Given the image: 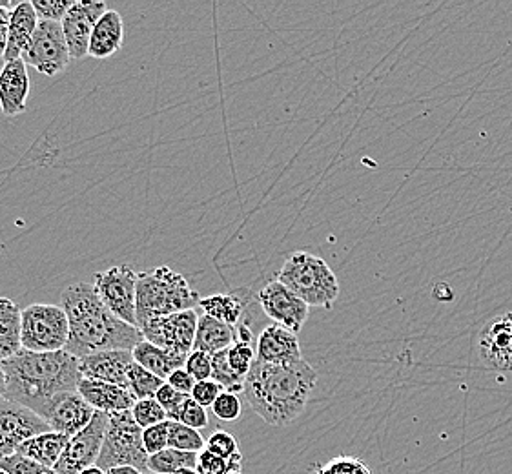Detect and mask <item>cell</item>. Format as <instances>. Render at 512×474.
<instances>
[{
    "instance_id": "1",
    "label": "cell",
    "mask_w": 512,
    "mask_h": 474,
    "mask_svg": "<svg viewBox=\"0 0 512 474\" xmlns=\"http://www.w3.org/2000/svg\"><path fill=\"white\" fill-rule=\"evenodd\" d=\"M61 307L70 321L66 352L77 360L104 351H134L144 341L143 332L119 320L104 305L93 283L79 281L64 289Z\"/></svg>"
},
{
    "instance_id": "2",
    "label": "cell",
    "mask_w": 512,
    "mask_h": 474,
    "mask_svg": "<svg viewBox=\"0 0 512 474\" xmlns=\"http://www.w3.org/2000/svg\"><path fill=\"white\" fill-rule=\"evenodd\" d=\"M6 372V398L46 416L64 392L79 389L82 380L79 360L70 352H31L21 349L10 360L2 361Z\"/></svg>"
},
{
    "instance_id": "3",
    "label": "cell",
    "mask_w": 512,
    "mask_h": 474,
    "mask_svg": "<svg viewBox=\"0 0 512 474\" xmlns=\"http://www.w3.org/2000/svg\"><path fill=\"white\" fill-rule=\"evenodd\" d=\"M318 383V372L307 360L276 365L256 360L245 380V398L268 425L283 427L301 416Z\"/></svg>"
},
{
    "instance_id": "4",
    "label": "cell",
    "mask_w": 512,
    "mask_h": 474,
    "mask_svg": "<svg viewBox=\"0 0 512 474\" xmlns=\"http://www.w3.org/2000/svg\"><path fill=\"white\" fill-rule=\"evenodd\" d=\"M199 301V294L190 289L185 276L172 268L141 272L137 278V329L146 320L192 310Z\"/></svg>"
},
{
    "instance_id": "5",
    "label": "cell",
    "mask_w": 512,
    "mask_h": 474,
    "mask_svg": "<svg viewBox=\"0 0 512 474\" xmlns=\"http://www.w3.org/2000/svg\"><path fill=\"white\" fill-rule=\"evenodd\" d=\"M277 279L303 299L308 307L332 309L339 296L338 276L325 259L310 252H294L283 263Z\"/></svg>"
},
{
    "instance_id": "6",
    "label": "cell",
    "mask_w": 512,
    "mask_h": 474,
    "mask_svg": "<svg viewBox=\"0 0 512 474\" xmlns=\"http://www.w3.org/2000/svg\"><path fill=\"white\" fill-rule=\"evenodd\" d=\"M148 458L150 456L144 449L143 429L135 422L132 411L110 414L97 467L108 471L112 467L132 465L141 471H148Z\"/></svg>"
},
{
    "instance_id": "7",
    "label": "cell",
    "mask_w": 512,
    "mask_h": 474,
    "mask_svg": "<svg viewBox=\"0 0 512 474\" xmlns=\"http://www.w3.org/2000/svg\"><path fill=\"white\" fill-rule=\"evenodd\" d=\"M21 341L26 351H66L70 321L61 305L35 303L22 310Z\"/></svg>"
},
{
    "instance_id": "8",
    "label": "cell",
    "mask_w": 512,
    "mask_h": 474,
    "mask_svg": "<svg viewBox=\"0 0 512 474\" xmlns=\"http://www.w3.org/2000/svg\"><path fill=\"white\" fill-rule=\"evenodd\" d=\"M137 278L139 274L130 265H115L93 276V289L99 299L132 327H137Z\"/></svg>"
},
{
    "instance_id": "9",
    "label": "cell",
    "mask_w": 512,
    "mask_h": 474,
    "mask_svg": "<svg viewBox=\"0 0 512 474\" xmlns=\"http://www.w3.org/2000/svg\"><path fill=\"white\" fill-rule=\"evenodd\" d=\"M72 59L61 22L39 21L30 46L22 53L26 66L46 77H55L66 70Z\"/></svg>"
},
{
    "instance_id": "10",
    "label": "cell",
    "mask_w": 512,
    "mask_h": 474,
    "mask_svg": "<svg viewBox=\"0 0 512 474\" xmlns=\"http://www.w3.org/2000/svg\"><path fill=\"white\" fill-rule=\"evenodd\" d=\"M52 431L48 422L21 403L0 398V460L17 453L22 444Z\"/></svg>"
},
{
    "instance_id": "11",
    "label": "cell",
    "mask_w": 512,
    "mask_h": 474,
    "mask_svg": "<svg viewBox=\"0 0 512 474\" xmlns=\"http://www.w3.org/2000/svg\"><path fill=\"white\" fill-rule=\"evenodd\" d=\"M197 325L199 316L192 309L146 320L139 325V330L143 332L144 340L154 343L161 349L190 354L194 351Z\"/></svg>"
},
{
    "instance_id": "12",
    "label": "cell",
    "mask_w": 512,
    "mask_h": 474,
    "mask_svg": "<svg viewBox=\"0 0 512 474\" xmlns=\"http://www.w3.org/2000/svg\"><path fill=\"white\" fill-rule=\"evenodd\" d=\"M108 420L110 414L95 413L92 423L70 438L59 464L55 465L57 474H81L84 469L97 465L103 451Z\"/></svg>"
},
{
    "instance_id": "13",
    "label": "cell",
    "mask_w": 512,
    "mask_h": 474,
    "mask_svg": "<svg viewBox=\"0 0 512 474\" xmlns=\"http://www.w3.org/2000/svg\"><path fill=\"white\" fill-rule=\"evenodd\" d=\"M257 301L261 305V310L276 325H281L296 334L303 329L310 307L303 299L297 298L296 294L285 287L279 279L267 283L259 292Z\"/></svg>"
},
{
    "instance_id": "14",
    "label": "cell",
    "mask_w": 512,
    "mask_h": 474,
    "mask_svg": "<svg viewBox=\"0 0 512 474\" xmlns=\"http://www.w3.org/2000/svg\"><path fill=\"white\" fill-rule=\"evenodd\" d=\"M106 11L108 6L99 0H75L61 22L72 59L88 57L93 30Z\"/></svg>"
},
{
    "instance_id": "15",
    "label": "cell",
    "mask_w": 512,
    "mask_h": 474,
    "mask_svg": "<svg viewBox=\"0 0 512 474\" xmlns=\"http://www.w3.org/2000/svg\"><path fill=\"white\" fill-rule=\"evenodd\" d=\"M95 413L97 411L79 392H64L50 405L44 420L55 433L73 438L92 423Z\"/></svg>"
},
{
    "instance_id": "16",
    "label": "cell",
    "mask_w": 512,
    "mask_h": 474,
    "mask_svg": "<svg viewBox=\"0 0 512 474\" xmlns=\"http://www.w3.org/2000/svg\"><path fill=\"white\" fill-rule=\"evenodd\" d=\"M480 358L489 369L512 372V312L494 318L482 330Z\"/></svg>"
},
{
    "instance_id": "17",
    "label": "cell",
    "mask_w": 512,
    "mask_h": 474,
    "mask_svg": "<svg viewBox=\"0 0 512 474\" xmlns=\"http://www.w3.org/2000/svg\"><path fill=\"white\" fill-rule=\"evenodd\" d=\"M256 352V360L276 365H290L305 360L296 332L276 323L261 330V334L257 336Z\"/></svg>"
},
{
    "instance_id": "18",
    "label": "cell",
    "mask_w": 512,
    "mask_h": 474,
    "mask_svg": "<svg viewBox=\"0 0 512 474\" xmlns=\"http://www.w3.org/2000/svg\"><path fill=\"white\" fill-rule=\"evenodd\" d=\"M134 361L132 351H104L79 360L82 378L112 383L128 389V367Z\"/></svg>"
},
{
    "instance_id": "19",
    "label": "cell",
    "mask_w": 512,
    "mask_h": 474,
    "mask_svg": "<svg viewBox=\"0 0 512 474\" xmlns=\"http://www.w3.org/2000/svg\"><path fill=\"white\" fill-rule=\"evenodd\" d=\"M30 95L28 66L22 59L4 62L0 70V110L6 117L26 112Z\"/></svg>"
},
{
    "instance_id": "20",
    "label": "cell",
    "mask_w": 512,
    "mask_h": 474,
    "mask_svg": "<svg viewBox=\"0 0 512 474\" xmlns=\"http://www.w3.org/2000/svg\"><path fill=\"white\" fill-rule=\"evenodd\" d=\"M77 392L92 405L97 413H124V411H132L135 405L134 396L128 389L112 383L82 378Z\"/></svg>"
},
{
    "instance_id": "21",
    "label": "cell",
    "mask_w": 512,
    "mask_h": 474,
    "mask_svg": "<svg viewBox=\"0 0 512 474\" xmlns=\"http://www.w3.org/2000/svg\"><path fill=\"white\" fill-rule=\"evenodd\" d=\"M37 26H39V17L33 10L31 2H19L15 10H11L8 50L4 53V62L22 59V53L26 52V48L30 46Z\"/></svg>"
},
{
    "instance_id": "22",
    "label": "cell",
    "mask_w": 512,
    "mask_h": 474,
    "mask_svg": "<svg viewBox=\"0 0 512 474\" xmlns=\"http://www.w3.org/2000/svg\"><path fill=\"white\" fill-rule=\"evenodd\" d=\"M124 44V22L121 13L108 10L97 22L90 39L88 57L92 59H108L113 53L119 52Z\"/></svg>"
},
{
    "instance_id": "23",
    "label": "cell",
    "mask_w": 512,
    "mask_h": 474,
    "mask_svg": "<svg viewBox=\"0 0 512 474\" xmlns=\"http://www.w3.org/2000/svg\"><path fill=\"white\" fill-rule=\"evenodd\" d=\"M134 361L144 367L146 371L152 372L157 378L161 380H168L177 369H183L188 360V354H181V352L166 351L157 347L150 341H141L134 351Z\"/></svg>"
},
{
    "instance_id": "24",
    "label": "cell",
    "mask_w": 512,
    "mask_h": 474,
    "mask_svg": "<svg viewBox=\"0 0 512 474\" xmlns=\"http://www.w3.org/2000/svg\"><path fill=\"white\" fill-rule=\"evenodd\" d=\"M234 343H236V327L226 325L223 321L214 320L206 314L199 316L194 351L206 352V354L214 356L217 352L230 349Z\"/></svg>"
},
{
    "instance_id": "25",
    "label": "cell",
    "mask_w": 512,
    "mask_h": 474,
    "mask_svg": "<svg viewBox=\"0 0 512 474\" xmlns=\"http://www.w3.org/2000/svg\"><path fill=\"white\" fill-rule=\"evenodd\" d=\"M22 310L15 301L0 296V363L22 349Z\"/></svg>"
},
{
    "instance_id": "26",
    "label": "cell",
    "mask_w": 512,
    "mask_h": 474,
    "mask_svg": "<svg viewBox=\"0 0 512 474\" xmlns=\"http://www.w3.org/2000/svg\"><path fill=\"white\" fill-rule=\"evenodd\" d=\"M68 442H70L68 436L55 433V431H48V433H42L35 436V438H31L26 444H22L17 453L24 454L30 460H35L39 464L55 469V465L59 464L62 454L68 447Z\"/></svg>"
},
{
    "instance_id": "27",
    "label": "cell",
    "mask_w": 512,
    "mask_h": 474,
    "mask_svg": "<svg viewBox=\"0 0 512 474\" xmlns=\"http://www.w3.org/2000/svg\"><path fill=\"white\" fill-rule=\"evenodd\" d=\"M199 307L203 309V314L214 318L217 321H223L226 325L236 327L245 316V299L243 294H212L199 301Z\"/></svg>"
},
{
    "instance_id": "28",
    "label": "cell",
    "mask_w": 512,
    "mask_h": 474,
    "mask_svg": "<svg viewBox=\"0 0 512 474\" xmlns=\"http://www.w3.org/2000/svg\"><path fill=\"white\" fill-rule=\"evenodd\" d=\"M197 454L177 451V449H164L161 453L152 454L148 458V471L154 474H175L185 469L197 467Z\"/></svg>"
},
{
    "instance_id": "29",
    "label": "cell",
    "mask_w": 512,
    "mask_h": 474,
    "mask_svg": "<svg viewBox=\"0 0 512 474\" xmlns=\"http://www.w3.org/2000/svg\"><path fill=\"white\" fill-rule=\"evenodd\" d=\"M164 383H166L164 380L157 378L152 372L146 371L135 361H132V365L128 367V391L134 396L135 402L152 400Z\"/></svg>"
},
{
    "instance_id": "30",
    "label": "cell",
    "mask_w": 512,
    "mask_h": 474,
    "mask_svg": "<svg viewBox=\"0 0 512 474\" xmlns=\"http://www.w3.org/2000/svg\"><path fill=\"white\" fill-rule=\"evenodd\" d=\"M168 447L186 453H201L205 451L206 440L203 434L188 427L185 423L172 422L168 427Z\"/></svg>"
},
{
    "instance_id": "31",
    "label": "cell",
    "mask_w": 512,
    "mask_h": 474,
    "mask_svg": "<svg viewBox=\"0 0 512 474\" xmlns=\"http://www.w3.org/2000/svg\"><path fill=\"white\" fill-rule=\"evenodd\" d=\"M205 449L226 460L232 469H241V465H243V454L239 453V444H237L234 434L226 433V431H216V433L210 434L206 438Z\"/></svg>"
},
{
    "instance_id": "32",
    "label": "cell",
    "mask_w": 512,
    "mask_h": 474,
    "mask_svg": "<svg viewBox=\"0 0 512 474\" xmlns=\"http://www.w3.org/2000/svg\"><path fill=\"white\" fill-rule=\"evenodd\" d=\"M212 380L219 383L226 392H245V378L237 376L228 361V349L212 356Z\"/></svg>"
},
{
    "instance_id": "33",
    "label": "cell",
    "mask_w": 512,
    "mask_h": 474,
    "mask_svg": "<svg viewBox=\"0 0 512 474\" xmlns=\"http://www.w3.org/2000/svg\"><path fill=\"white\" fill-rule=\"evenodd\" d=\"M257 352L252 343H243V341H236L230 349H228V361L230 367L234 369L237 376L245 378L248 372L252 369V365L256 363Z\"/></svg>"
},
{
    "instance_id": "34",
    "label": "cell",
    "mask_w": 512,
    "mask_h": 474,
    "mask_svg": "<svg viewBox=\"0 0 512 474\" xmlns=\"http://www.w3.org/2000/svg\"><path fill=\"white\" fill-rule=\"evenodd\" d=\"M132 414H134V420L141 429H148L152 425L157 423H163L168 420L166 411L161 407V403L157 402L155 398L152 400H141V402H135L132 407Z\"/></svg>"
},
{
    "instance_id": "35",
    "label": "cell",
    "mask_w": 512,
    "mask_h": 474,
    "mask_svg": "<svg viewBox=\"0 0 512 474\" xmlns=\"http://www.w3.org/2000/svg\"><path fill=\"white\" fill-rule=\"evenodd\" d=\"M314 474H372L369 465L356 456H336L325 465L316 469Z\"/></svg>"
},
{
    "instance_id": "36",
    "label": "cell",
    "mask_w": 512,
    "mask_h": 474,
    "mask_svg": "<svg viewBox=\"0 0 512 474\" xmlns=\"http://www.w3.org/2000/svg\"><path fill=\"white\" fill-rule=\"evenodd\" d=\"M0 469H4L8 474H57V471L52 467H46V465L39 464L35 460H30L21 453L2 458Z\"/></svg>"
},
{
    "instance_id": "37",
    "label": "cell",
    "mask_w": 512,
    "mask_h": 474,
    "mask_svg": "<svg viewBox=\"0 0 512 474\" xmlns=\"http://www.w3.org/2000/svg\"><path fill=\"white\" fill-rule=\"evenodd\" d=\"M75 0H31L39 21L62 22Z\"/></svg>"
},
{
    "instance_id": "38",
    "label": "cell",
    "mask_w": 512,
    "mask_h": 474,
    "mask_svg": "<svg viewBox=\"0 0 512 474\" xmlns=\"http://www.w3.org/2000/svg\"><path fill=\"white\" fill-rule=\"evenodd\" d=\"M241 411H243L241 400L234 392H221L216 403L212 405V413L216 414L221 422H236L241 416Z\"/></svg>"
},
{
    "instance_id": "39",
    "label": "cell",
    "mask_w": 512,
    "mask_h": 474,
    "mask_svg": "<svg viewBox=\"0 0 512 474\" xmlns=\"http://www.w3.org/2000/svg\"><path fill=\"white\" fill-rule=\"evenodd\" d=\"M188 398H190V396L175 391L168 383H164L163 387L159 389V392L155 394V400L161 403V407L166 411L168 420H172V422L177 420V416L181 413V409H183V405H185Z\"/></svg>"
},
{
    "instance_id": "40",
    "label": "cell",
    "mask_w": 512,
    "mask_h": 474,
    "mask_svg": "<svg viewBox=\"0 0 512 474\" xmlns=\"http://www.w3.org/2000/svg\"><path fill=\"white\" fill-rule=\"evenodd\" d=\"M168 427H170V420L157 423V425H152V427L144 429V449H146L148 456L161 453L164 449H168Z\"/></svg>"
},
{
    "instance_id": "41",
    "label": "cell",
    "mask_w": 512,
    "mask_h": 474,
    "mask_svg": "<svg viewBox=\"0 0 512 474\" xmlns=\"http://www.w3.org/2000/svg\"><path fill=\"white\" fill-rule=\"evenodd\" d=\"M185 369L192 374L195 382L212 380V356L206 352L192 351L188 354Z\"/></svg>"
},
{
    "instance_id": "42",
    "label": "cell",
    "mask_w": 512,
    "mask_h": 474,
    "mask_svg": "<svg viewBox=\"0 0 512 474\" xmlns=\"http://www.w3.org/2000/svg\"><path fill=\"white\" fill-rule=\"evenodd\" d=\"M175 422L185 423V425L192 427L195 431H201V429H205L206 425H208V413H206L205 407H201L192 398H188Z\"/></svg>"
},
{
    "instance_id": "43",
    "label": "cell",
    "mask_w": 512,
    "mask_h": 474,
    "mask_svg": "<svg viewBox=\"0 0 512 474\" xmlns=\"http://www.w3.org/2000/svg\"><path fill=\"white\" fill-rule=\"evenodd\" d=\"M225 391L219 383L214 382V380H205V382H197L195 383L194 391H192V400L194 402L199 403L201 407H205V409H212V405L216 403L217 398H219V394Z\"/></svg>"
},
{
    "instance_id": "44",
    "label": "cell",
    "mask_w": 512,
    "mask_h": 474,
    "mask_svg": "<svg viewBox=\"0 0 512 474\" xmlns=\"http://www.w3.org/2000/svg\"><path fill=\"white\" fill-rule=\"evenodd\" d=\"M228 469H232L230 464L223 458H219L217 454L210 453L208 449L197 454L195 471L199 474H225Z\"/></svg>"
},
{
    "instance_id": "45",
    "label": "cell",
    "mask_w": 512,
    "mask_h": 474,
    "mask_svg": "<svg viewBox=\"0 0 512 474\" xmlns=\"http://www.w3.org/2000/svg\"><path fill=\"white\" fill-rule=\"evenodd\" d=\"M166 383H168L172 389H175V391L186 394V396H192V391H194L195 383L197 382L192 378V374L183 367V369H177V371L166 380Z\"/></svg>"
},
{
    "instance_id": "46",
    "label": "cell",
    "mask_w": 512,
    "mask_h": 474,
    "mask_svg": "<svg viewBox=\"0 0 512 474\" xmlns=\"http://www.w3.org/2000/svg\"><path fill=\"white\" fill-rule=\"evenodd\" d=\"M10 10H0V59L8 50V35H10Z\"/></svg>"
},
{
    "instance_id": "47",
    "label": "cell",
    "mask_w": 512,
    "mask_h": 474,
    "mask_svg": "<svg viewBox=\"0 0 512 474\" xmlns=\"http://www.w3.org/2000/svg\"><path fill=\"white\" fill-rule=\"evenodd\" d=\"M106 474H144L146 471H141V469H137V467H132V465H121V467H112V469H108V471H104Z\"/></svg>"
},
{
    "instance_id": "48",
    "label": "cell",
    "mask_w": 512,
    "mask_h": 474,
    "mask_svg": "<svg viewBox=\"0 0 512 474\" xmlns=\"http://www.w3.org/2000/svg\"><path fill=\"white\" fill-rule=\"evenodd\" d=\"M6 396V372L0 367V398Z\"/></svg>"
},
{
    "instance_id": "49",
    "label": "cell",
    "mask_w": 512,
    "mask_h": 474,
    "mask_svg": "<svg viewBox=\"0 0 512 474\" xmlns=\"http://www.w3.org/2000/svg\"><path fill=\"white\" fill-rule=\"evenodd\" d=\"M19 2H13V0H0V10H15Z\"/></svg>"
},
{
    "instance_id": "50",
    "label": "cell",
    "mask_w": 512,
    "mask_h": 474,
    "mask_svg": "<svg viewBox=\"0 0 512 474\" xmlns=\"http://www.w3.org/2000/svg\"><path fill=\"white\" fill-rule=\"evenodd\" d=\"M81 474H106L104 473L101 467H97V465H93V467H88V469H84Z\"/></svg>"
},
{
    "instance_id": "51",
    "label": "cell",
    "mask_w": 512,
    "mask_h": 474,
    "mask_svg": "<svg viewBox=\"0 0 512 474\" xmlns=\"http://www.w3.org/2000/svg\"><path fill=\"white\" fill-rule=\"evenodd\" d=\"M175 474H199L195 469H185V471H179V473Z\"/></svg>"
},
{
    "instance_id": "52",
    "label": "cell",
    "mask_w": 512,
    "mask_h": 474,
    "mask_svg": "<svg viewBox=\"0 0 512 474\" xmlns=\"http://www.w3.org/2000/svg\"><path fill=\"white\" fill-rule=\"evenodd\" d=\"M225 474H243L241 469H228Z\"/></svg>"
},
{
    "instance_id": "53",
    "label": "cell",
    "mask_w": 512,
    "mask_h": 474,
    "mask_svg": "<svg viewBox=\"0 0 512 474\" xmlns=\"http://www.w3.org/2000/svg\"><path fill=\"white\" fill-rule=\"evenodd\" d=\"M0 474H8V473H6V471H4V469H0Z\"/></svg>"
},
{
    "instance_id": "54",
    "label": "cell",
    "mask_w": 512,
    "mask_h": 474,
    "mask_svg": "<svg viewBox=\"0 0 512 474\" xmlns=\"http://www.w3.org/2000/svg\"><path fill=\"white\" fill-rule=\"evenodd\" d=\"M144 474H154V473H150V471H146V473H144Z\"/></svg>"
}]
</instances>
